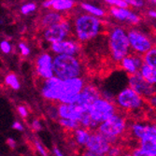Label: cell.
I'll return each mask as SVG.
<instances>
[{
  "label": "cell",
  "mask_w": 156,
  "mask_h": 156,
  "mask_svg": "<svg viewBox=\"0 0 156 156\" xmlns=\"http://www.w3.org/2000/svg\"><path fill=\"white\" fill-rule=\"evenodd\" d=\"M148 15H149L150 17H151V18L156 19V10H150V11L148 12Z\"/></svg>",
  "instance_id": "ee69618b"
},
{
  "label": "cell",
  "mask_w": 156,
  "mask_h": 156,
  "mask_svg": "<svg viewBox=\"0 0 156 156\" xmlns=\"http://www.w3.org/2000/svg\"><path fill=\"white\" fill-rule=\"evenodd\" d=\"M128 6H132L135 8H142L144 6L143 0H123Z\"/></svg>",
  "instance_id": "d6a6232c"
},
{
  "label": "cell",
  "mask_w": 156,
  "mask_h": 156,
  "mask_svg": "<svg viewBox=\"0 0 156 156\" xmlns=\"http://www.w3.org/2000/svg\"><path fill=\"white\" fill-rule=\"evenodd\" d=\"M36 147H37V150L38 151V152H39L42 156H48V154H47L45 149H44L43 147H42V145H41L39 142H36Z\"/></svg>",
  "instance_id": "d590c367"
},
{
  "label": "cell",
  "mask_w": 156,
  "mask_h": 156,
  "mask_svg": "<svg viewBox=\"0 0 156 156\" xmlns=\"http://www.w3.org/2000/svg\"><path fill=\"white\" fill-rule=\"evenodd\" d=\"M151 2H152V3H153L155 6H156V0H151Z\"/></svg>",
  "instance_id": "bcb514c9"
},
{
  "label": "cell",
  "mask_w": 156,
  "mask_h": 156,
  "mask_svg": "<svg viewBox=\"0 0 156 156\" xmlns=\"http://www.w3.org/2000/svg\"><path fill=\"white\" fill-rule=\"evenodd\" d=\"M32 127H33V129H34L35 131H39V130L42 129V125H41V123H40V122H39L38 120L33 121V122H32Z\"/></svg>",
  "instance_id": "8d00e7d4"
},
{
  "label": "cell",
  "mask_w": 156,
  "mask_h": 156,
  "mask_svg": "<svg viewBox=\"0 0 156 156\" xmlns=\"http://www.w3.org/2000/svg\"><path fill=\"white\" fill-rule=\"evenodd\" d=\"M75 5L73 0H46L43 2L42 6L44 8H52L57 11H64L72 9Z\"/></svg>",
  "instance_id": "ffe728a7"
},
{
  "label": "cell",
  "mask_w": 156,
  "mask_h": 156,
  "mask_svg": "<svg viewBox=\"0 0 156 156\" xmlns=\"http://www.w3.org/2000/svg\"><path fill=\"white\" fill-rule=\"evenodd\" d=\"M81 64L73 55H56L53 59L54 76L62 80L80 78L81 75Z\"/></svg>",
  "instance_id": "6da1fadb"
},
{
  "label": "cell",
  "mask_w": 156,
  "mask_h": 156,
  "mask_svg": "<svg viewBox=\"0 0 156 156\" xmlns=\"http://www.w3.org/2000/svg\"><path fill=\"white\" fill-rule=\"evenodd\" d=\"M108 48L112 59L121 62L124 57L129 55L130 44L127 32L122 27H114L108 36Z\"/></svg>",
  "instance_id": "277c9868"
},
{
  "label": "cell",
  "mask_w": 156,
  "mask_h": 156,
  "mask_svg": "<svg viewBox=\"0 0 156 156\" xmlns=\"http://www.w3.org/2000/svg\"><path fill=\"white\" fill-rule=\"evenodd\" d=\"M37 74L44 80H49L54 77L53 59L49 53L40 54L36 62Z\"/></svg>",
  "instance_id": "5bb4252c"
},
{
  "label": "cell",
  "mask_w": 156,
  "mask_h": 156,
  "mask_svg": "<svg viewBox=\"0 0 156 156\" xmlns=\"http://www.w3.org/2000/svg\"><path fill=\"white\" fill-rule=\"evenodd\" d=\"M85 85L84 80L80 77L64 80L59 102L62 104H75Z\"/></svg>",
  "instance_id": "52a82bcc"
},
{
  "label": "cell",
  "mask_w": 156,
  "mask_h": 156,
  "mask_svg": "<svg viewBox=\"0 0 156 156\" xmlns=\"http://www.w3.org/2000/svg\"><path fill=\"white\" fill-rule=\"evenodd\" d=\"M7 143L9 144V146L11 148V149H14V148H15V141H14L12 138H9L8 140H7Z\"/></svg>",
  "instance_id": "b9f144b4"
},
{
  "label": "cell",
  "mask_w": 156,
  "mask_h": 156,
  "mask_svg": "<svg viewBox=\"0 0 156 156\" xmlns=\"http://www.w3.org/2000/svg\"><path fill=\"white\" fill-rule=\"evenodd\" d=\"M101 97V94L98 89L92 84H86L79 95V98L75 105L82 111L88 112L91 106L95 100Z\"/></svg>",
  "instance_id": "30bf717a"
},
{
  "label": "cell",
  "mask_w": 156,
  "mask_h": 156,
  "mask_svg": "<svg viewBox=\"0 0 156 156\" xmlns=\"http://www.w3.org/2000/svg\"><path fill=\"white\" fill-rule=\"evenodd\" d=\"M116 113V104L104 97H100L95 100L89 109V114L91 118L98 124L108 120L112 116H114Z\"/></svg>",
  "instance_id": "5b68a950"
},
{
  "label": "cell",
  "mask_w": 156,
  "mask_h": 156,
  "mask_svg": "<svg viewBox=\"0 0 156 156\" xmlns=\"http://www.w3.org/2000/svg\"><path fill=\"white\" fill-rule=\"evenodd\" d=\"M51 49L53 52L57 55L64 54V55H73L76 54L80 51V45L75 40H63L57 43H53L51 46Z\"/></svg>",
  "instance_id": "9a60e30c"
},
{
  "label": "cell",
  "mask_w": 156,
  "mask_h": 156,
  "mask_svg": "<svg viewBox=\"0 0 156 156\" xmlns=\"http://www.w3.org/2000/svg\"><path fill=\"white\" fill-rule=\"evenodd\" d=\"M102 23L90 14L80 15L75 20V34L79 41L87 42L96 37L101 31Z\"/></svg>",
  "instance_id": "3957f363"
},
{
  "label": "cell",
  "mask_w": 156,
  "mask_h": 156,
  "mask_svg": "<svg viewBox=\"0 0 156 156\" xmlns=\"http://www.w3.org/2000/svg\"><path fill=\"white\" fill-rule=\"evenodd\" d=\"M149 103H150V105L151 107H153V108H156V94L153 95L152 97L149 98Z\"/></svg>",
  "instance_id": "60d3db41"
},
{
  "label": "cell",
  "mask_w": 156,
  "mask_h": 156,
  "mask_svg": "<svg viewBox=\"0 0 156 156\" xmlns=\"http://www.w3.org/2000/svg\"><path fill=\"white\" fill-rule=\"evenodd\" d=\"M81 8L87 11L88 13H90V15H93L94 17H103L105 16V11L98 8L94 5H92V4H89V3H82L81 4Z\"/></svg>",
  "instance_id": "d4e9b609"
},
{
  "label": "cell",
  "mask_w": 156,
  "mask_h": 156,
  "mask_svg": "<svg viewBox=\"0 0 156 156\" xmlns=\"http://www.w3.org/2000/svg\"><path fill=\"white\" fill-rule=\"evenodd\" d=\"M64 80L57 77H52L51 79L45 80L43 87H42V95L49 101H59Z\"/></svg>",
  "instance_id": "4fadbf2b"
},
{
  "label": "cell",
  "mask_w": 156,
  "mask_h": 156,
  "mask_svg": "<svg viewBox=\"0 0 156 156\" xmlns=\"http://www.w3.org/2000/svg\"><path fill=\"white\" fill-rule=\"evenodd\" d=\"M124 156H132V155H131V153H128V154H125Z\"/></svg>",
  "instance_id": "7dc6e473"
},
{
  "label": "cell",
  "mask_w": 156,
  "mask_h": 156,
  "mask_svg": "<svg viewBox=\"0 0 156 156\" xmlns=\"http://www.w3.org/2000/svg\"><path fill=\"white\" fill-rule=\"evenodd\" d=\"M128 133L131 134L134 137L137 138L139 141L145 136L156 135V128L153 124H144L138 122H134L128 125Z\"/></svg>",
  "instance_id": "2e32d148"
},
{
  "label": "cell",
  "mask_w": 156,
  "mask_h": 156,
  "mask_svg": "<svg viewBox=\"0 0 156 156\" xmlns=\"http://www.w3.org/2000/svg\"><path fill=\"white\" fill-rule=\"evenodd\" d=\"M121 66L123 70L128 73V75L136 74L143 65V60L137 54H129L124 57L121 62Z\"/></svg>",
  "instance_id": "e0dca14e"
},
{
  "label": "cell",
  "mask_w": 156,
  "mask_h": 156,
  "mask_svg": "<svg viewBox=\"0 0 156 156\" xmlns=\"http://www.w3.org/2000/svg\"><path fill=\"white\" fill-rule=\"evenodd\" d=\"M80 156H106V155H101V154H96V153H94V152H92V151H84L81 154H80Z\"/></svg>",
  "instance_id": "f35d334b"
},
{
  "label": "cell",
  "mask_w": 156,
  "mask_h": 156,
  "mask_svg": "<svg viewBox=\"0 0 156 156\" xmlns=\"http://www.w3.org/2000/svg\"><path fill=\"white\" fill-rule=\"evenodd\" d=\"M19 48H20V51H21V53L23 55V56H27L29 55L30 53V49L28 48L24 43H23V42H21V43L19 44Z\"/></svg>",
  "instance_id": "e575fe53"
},
{
  "label": "cell",
  "mask_w": 156,
  "mask_h": 156,
  "mask_svg": "<svg viewBox=\"0 0 156 156\" xmlns=\"http://www.w3.org/2000/svg\"><path fill=\"white\" fill-rule=\"evenodd\" d=\"M111 146L112 144L102 134H100L98 131H94L92 132L85 148H86L87 151H92L94 153L107 155Z\"/></svg>",
  "instance_id": "8fae6325"
},
{
  "label": "cell",
  "mask_w": 156,
  "mask_h": 156,
  "mask_svg": "<svg viewBox=\"0 0 156 156\" xmlns=\"http://www.w3.org/2000/svg\"><path fill=\"white\" fill-rule=\"evenodd\" d=\"M105 2L110 6H114V8H120V9L128 8V5H127V3H125L123 0H105Z\"/></svg>",
  "instance_id": "f546056e"
},
{
  "label": "cell",
  "mask_w": 156,
  "mask_h": 156,
  "mask_svg": "<svg viewBox=\"0 0 156 156\" xmlns=\"http://www.w3.org/2000/svg\"><path fill=\"white\" fill-rule=\"evenodd\" d=\"M0 49H1V51L4 53H9L10 51H11V45L9 44V41L4 40V41L1 42V43H0Z\"/></svg>",
  "instance_id": "836d02e7"
},
{
  "label": "cell",
  "mask_w": 156,
  "mask_h": 156,
  "mask_svg": "<svg viewBox=\"0 0 156 156\" xmlns=\"http://www.w3.org/2000/svg\"><path fill=\"white\" fill-rule=\"evenodd\" d=\"M106 156H124L123 155V149L119 144L112 145L108 152Z\"/></svg>",
  "instance_id": "f1b7e54d"
},
{
  "label": "cell",
  "mask_w": 156,
  "mask_h": 156,
  "mask_svg": "<svg viewBox=\"0 0 156 156\" xmlns=\"http://www.w3.org/2000/svg\"><path fill=\"white\" fill-rule=\"evenodd\" d=\"M70 32V24L68 21L63 20L60 23L49 27L44 32L45 39L50 43H57V42L65 40L66 37L68 36Z\"/></svg>",
  "instance_id": "7c38bea8"
},
{
  "label": "cell",
  "mask_w": 156,
  "mask_h": 156,
  "mask_svg": "<svg viewBox=\"0 0 156 156\" xmlns=\"http://www.w3.org/2000/svg\"><path fill=\"white\" fill-rule=\"evenodd\" d=\"M144 64H147L156 69V47H153L146 54L142 56Z\"/></svg>",
  "instance_id": "484cf974"
},
{
  "label": "cell",
  "mask_w": 156,
  "mask_h": 156,
  "mask_svg": "<svg viewBox=\"0 0 156 156\" xmlns=\"http://www.w3.org/2000/svg\"><path fill=\"white\" fill-rule=\"evenodd\" d=\"M131 155L132 156H153L152 154H151L150 152L146 151L143 149H141L140 147H137V148H135L134 150H132Z\"/></svg>",
  "instance_id": "1f68e13d"
},
{
  "label": "cell",
  "mask_w": 156,
  "mask_h": 156,
  "mask_svg": "<svg viewBox=\"0 0 156 156\" xmlns=\"http://www.w3.org/2000/svg\"><path fill=\"white\" fill-rule=\"evenodd\" d=\"M127 36H128L130 48L137 55H144L153 48L151 40L137 30H129L127 32Z\"/></svg>",
  "instance_id": "ba28073f"
},
{
  "label": "cell",
  "mask_w": 156,
  "mask_h": 156,
  "mask_svg": "<svg viewBox=\"0 0 156 156\" xmlns=\"http://www.w3.org/2000/svg\"><path fill=\"white\" fill-rule=\"evenodd\" d=\"M18 111H19L20 115H21L22 117H23V118H26V117H27V115H28V111H27V109H26L24 107H23V106L19 107V108H18Z\"/></svg>",
  "instance_id": "74e56055"
},
{
  "label": "cell",
  "mask_w": 156,
  "mask_h": 156,
  "mask_svg": "<svg viewBox=\"0 0 156 156\" xmlns=\"http://www.w3.org/2000/svg\"><path fill=\"white\" fill-rule=\"evenodd\" d=\"M111 15L120 21H127L132 24H137L140 22V17L128 9H120L112 7L110 9Z\"/></svg>",
  "instance_id": "d6986e66"
},
{
  "label": "cell",
  "mask_w": 156,
  "mask_h": 156,
  "mask_svg": "<svg viewBox=\"0 0 156 156\" xmlns=\"http://www.w3.org/2000/svg\"><path fill=\"white\" fill-rule=\"evenodd\" d=\"M12 128L16 129V130H18V131H23V125H22L20 122H13V124H12Z\"/></svg>",
  "instance_id": "ab89813d"
},
{
  "label": "cell",
  "mask_w": 156,
  "mask_h": 156,
  "mask_svg": "<svg viewBox=\"0 0 156 156\" xmlns=\"http://www.w3.org/2000/svg\"><path fill=\"white\" fill-rule=\"evenodd\" d=\"M138 145L141 149L156 156V135H151L143 137L138 141Z\"/></svg>",
  "instance_id": "7402d4cb"
},
{
  "label": "cell",
  "mask_w": 156,
  "mask_h": 156,
  "mask_svg": "<svg viewBox=\"0 0 156 156\" xmlns=\"http://www.w3.org/2000/svg\"><path fill=\"white\" fill-rule=\"evenodd\" d=\"M5 81L8 85L14 89V90H18L20 88V83H19V80L17 79V77L14 75V74H9L6 77L5 79Z\"/></svg>",
  "instance_id": "83f0119b"
},
{
  "label": "cell",
  "mask_w": 156,
  "mask_h": 156,
  "mask_svg": "<svg viewBox=\"0 0 156 156\" xmlns=\"http://www.w3.org/2000/svg\"><path fill=\"white\" fill-rule=\"evenodd\" d=\"M63 20L64 18L61 14L54 12V11H51L42 17L40 21V26L42 28H44V29H47L49 27H51L55 24L60 23Z\"/></svg>",
  "instance_id": "44dd1931"
},
{
  "label": "cell",
  "mask_w": 156,
  "mask_h": 156,
  "mask_svg": "<svg viewBox=\"0 0 156 156\" xmlns=\"http://www.w3.org/2000/svg\"><path fill=\"white\" fill-rule=\"evenodd\" d=\"M53 152H54L55 156H65V155L62 153V151H61L58 148H56V147L53 148Z\"/></svg>",
  "instance_id": "7bdbcfd3"
},
{
  "label": "cell",
  "mask_w": 156,
  "mask_h": 156,
  "mask_svg": "<svg viewBox=\"0 0 156 156\" xmlns=\"http://www.w3.org/2000/svg\"><path fill=\"white\" fill-rule=\"evenodd\" d=\"M58 122L60 125L66 130L69 131H75L76 129L80 128V122L78 121H73V120H68V119H59Z\"/></svg>",
  "instance_id": "4316f807"
},
{
  "label": "cell",
  "mask_w": 156,
  "mask_h": 156,
  "mask_svg": "<svg viewBox=\"0 0 156 156\" xmlns=\"http://www.w3.org/2000/svg\"><path fill=\"white\" fill-rule=\"evenodd\" d=\"M127 118L117 112L114 116L99 124L97 131L102 134L109 142L114 145L117 144V140L128 132Z\"/></svg>",
  "instance_id": "7a4b0ae2"
},
{
  "label": "cell",
  "mask_w": 156,
  "mask_h": 156,
  "mask_svg": "<svg viewBox=\"0 0 156 156\" xmlns=\"http://www.w3.org/2000/svg\"><path fill=\"white\" fill-rule=\"evenodd\" d=\"M139 74L142 78L151 85L156 84V69L147 64H144L139 70Z\"/></svg>",
  "instance_id": "603a6c76"
},
{
  "label": "cell",
  "mask_w": 156,
  "mask_h": 156,
  "mask_svg": "<svg viewBox=\"0 0 156 156\" xmlns=\"http://www.w3.org/2000/svg\"><path fill=\"white\" fill-rule=\"evenodd\" d=\"M151 124H153V125H154V127H155V128H156V120H155V121H154V122H152Z\"/></svg>",
  "instance_id": "f6af8a7d"
},
{
  "label": "cell",
  "mask_w": 156,
  "mask_h": 156,
  "mask_svg": "<svg viewBox=\"0 0 156 156\" xmlns=\"http://www.w3.org/2000/svg\"><path fill=\"white\" fill-rule=\"evenodd\" d=\"M91 134L92 132L90 130L83 128V127H80V128L76 129L74 131V137L76 143L79 144L80 146H86Z\"/></svg>",
  "instance_id": "cb8c5ba5"
},
{
  "label": "cell",
  "mask_w": 156,
  "mask_h": 156,
  "mask_svg": "<svg viewBox=\"0 0 156 156\" xmlns=\"http://www.w3.org/2000/svg\"><path fill=\"white\" fill-rule=\"evenodd\" d=\"M116 106L124 111L138 110L144 106V98L128 87L121 91L116 96Z\"/></svg>",
  "instance_id": "8992f818"
},
{
  "label": "cell",
  "mask_w": 156,
  "mask_h": 156,
  "mask_svg": "<svg viewBox=\"0 0 156 156\" xmlns=\"http://www.w3.org/2000/svg\"><path fill=\"white\" fill-rule=\"evenodd\" d=\"M128 82L129 87L144 99H149L156 94V88L154 87V85L147 82L139 74V72L136 74L128 75Z\"/></svg>",
  "instance_id": "9c48e42d"
},
{
  "label": "cell",
  "mask_w": 156,
  "mask_h": 156,
  "mask_svg": "<svg viewBox=\"0 0 156 156\" xmlns=\"http://www.w3.org/2000/svg\"><path fill=\"white\" fill-rule=\"evenodd\" d=\"M36 9H37V6L34 3H27L21 8V11L23 14L26 15V14H28V13H31V12L35 11Z\"/></svg>",
  "instance_id": "4dcf8cb0"
},
{
  "label": "cell",
  "mask_w": 156,
  "mask_h": 156,
  "mask_svg": "<svg viewBox=\"0 0 156 156\" xmlns=\"http://www.w3.org/2000/svg\"><path fill=\"white\" fill-rule=\"evenodd\" d=\"M82 111L75 104H62L58 106V114L59 119H68L73 121H80Z\"/></svg>",
  "instance_id": "ac0fdd59"
}]
</instances>
